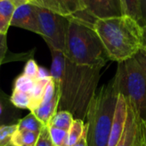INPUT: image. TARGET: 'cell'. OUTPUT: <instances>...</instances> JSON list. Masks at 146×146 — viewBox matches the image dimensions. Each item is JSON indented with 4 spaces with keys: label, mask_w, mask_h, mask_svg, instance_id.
<instances>
[{
    "label": "cell",
    "mask_w": 146,
    "mask_h": 146,
    "mask_svg": "<svg viewBox=\"0 0 146 146\" xmlns=\"http://www.w3.org/2000/svg\"><path fill=\"white\" fill-rule=\"evenodd\" d=\"M119 94L113 81L96 91L86 115L88 146H108Z\"/></svg>",
    "instance_id": "cell-4"
},
{
    "label": "cell",
    "mask_w": 146,
    "mask_h": 146,
    "mask_svg": "<svg viewBox=\"0 0 146 146\" xmlns=\"http://www.w3.org/2000/svg\"><path fill=\"white\" fill-rule=\"evenodd\" d=\"M64 54L74 64L85 66L103 68L108 60L94 24L78 17H70Z\"/></svg>",
    "instance_id": "cell-3"
},
{
    "label": "cell",
    "mask_w": 146,
    "mask_h": 146,
    "mask_svg": "<svg viewBox=\"0 0 146 146\" xmlns=\"http://www.w3.org/2000/svg\"><path fill=\"white\" fill-rule=\"evenodd\" d=\"M40 133L29 131H20L17 130L11 141V145L12 146H35L38 140Z\"/></svg>",
    "instance_id": "cell-14"
},
{
    "label": "cell",
    "mask_w": 146,
    "mask_h": 146,
    "mask_svg": "<svg viewBox=\"0 0 146 146\" xmlns=\"http://www.w3.org/2000/svg\"><path fill=\"white\" fill-rule=\"evenodd\" d=\"M122 3L125 14L132 17L137 21H139L138 0H122Z\"/></svg>",
    "instance_id": "cell-23"
},
{
    "label": "cell",
    "mask_w": 146,
    "mask_h": 146,
    "mask_svg": "<svg viewBox=\"0 0 146 146\" xmlns=\"http://www.w3.org/2000/svg\"><path fill=\"white\" fill-rule=\"evenodd\" d=\"M41 7L66 17H78L92 24L94 23L87 17L82 9L80 0H40Z\"/></svg>",
    "instance_id": "cell-9"
},
{
    "label": "cell",
    "mask_w": 146,
    "mask_h": 146,
    "mask_svg": "<svg viewBox=\"0 0 146 146\" xmlns=\"http://www.w3.org/2000/svg\"><path fill=\"white\" fill-rule=\"evenodd\" d=\"M143 125H144V131H145V146H146V119L143 121Z\"/></svg>",
    "instance_id": "cell-35"
},
{
    "label": "cell",
    "mask_w": 146,
    "mask_h": 146,
    "mask_svg": "<svg viewBox=\"0 0 146 146\" xmlns=\"http://www.w3.org/2000/svg\"><path fill=\"white\" fill-rule=\"evenodd\" d=\"M50 80H42V81L35 82V84L33 90L29 94V97H30V106H29V110L30 112L35 111L40 106L42 98H43V95L45 92V89Z\"/></svg>",
    "instance_id": "cell-15"
},
{
    "label": "cell",
    "mask_w": 146,
    "mask_h": 146,
    "mask_svg": "<svg viewBox=\"0 0 146 146\" xmlns=\"http://www.w3.org/2000/svg\"><path fill=\"white\" fill-rule=\"evenodd\" d=\"M43 126L42 123L31 112L17 122V129L20 131H29L40 133Z\"/></svg>",
    "instance_id": "cell-18"
},
{
    "label": "cell",
    "mask_w": 146,
    "mask_h": 146,
    "mask_svg": "<svg viewBox=\"0 0 146 146\" xmlns=\"http://www.w3.org/2000/svg\"><path fill=\"white\" fill-rule=\"evenodd\" d=\"M38 70H39V65L37 64L36 61L34 58H29L26 62L23 74L27 77L35 79L36 76H37V73H38Z\"/></svg>",
    "instance_id": "cell-25"
},
{
    "label": "cell",
    "mask_w": 146,
    "mask_h": 146,
    "mask_svg": "<svg viewBox=\"0 0 146 146\" xmlns=\"http://www.w3.org/2000/svg\"><path fill=\"white\" fill-rule=\"evenodd\" d=\"M50 79H52L50 70H48L46 68L43 66H39V70H38V73H37L35 80L42 81V80H50Z\"/></svg>",
    "instance_id": "cell-29"
},
{
    "label": "cell",
    "mask_w": 146,
    "mask_h": 146,
    "mask_svg": "<svg viewBox=\"0 0 146 146\" xmlns=\"http://www.w3.org/2000/svg\"><path fill=\"white\" fill-rule=\"evenodd\" d=\"M86 130L85 122L82 119H75L70 129L68 131L67 140L64 146H73L83 137Z\"/></svg>",
    "instance_id": "cell-17"
},
{
    "label": "cell",
    "mask_w": 146,
    "mask_h": 146,
    "mask_svg": "<svg viewBox=\"0 0 146 146\" xmlns=\"http://www.w3.org/2000/svg\"><path fill=\"white\" fill-rule=\"evenodd\" d=\"M48 129H49L50 137L52 138L53 145L54 146H64L67 140L68 131L59 129V128L52 127V126H48Z\"/></svg>",
    "instance_id": "cell-22"
},
{
    "label": "cell",
    "mask_w": 146,
    "mask_h": 146,
    "mask_svg": "<svg viewBox=\"0 0 146 146\" xmlns=\"http://www.w3.org/2000/svg\"><path fill=\"white\" fill-rule=\"evenodd\" d=\"M36 80L23 75V73L19 75L14 82V90L29 94L33 90Z\"/></svg>",
    "instance_id": "cell-20"
},
{
    "label": "cell",
    "mask_w": 146,
    "mask_h": 146,
    "mask_svg": "<svg viewBox=\"0 0 146 146\" xmlns=\"http://www.w3.org/2000/svg\"><path fill=\"white\" fill-rule=\"evenodd\" d=\"M135 57L137 59V61L139 62V64L143 66L144 70L146 71V51L141 50Z\"/></svg>",
    "instance_id": "cell-30"
},
{
    "label": "cell",
    "mask_w": 146,
    "mask_h": 146,
    "mask_svg": "<svg viewBox=\"0 0 146 146\" xmlns=\"http://www.w3.org/2000/svg\"><path fill=\"white\" fill-rule=\"evenodd\" d=\"M108 60L119 63L134 58L143 47V28L128 15L94 23Z\"/></svg>",
    "instance_id": "cell-2"
},
{
    "label": "cell",
    "mask_w": 146,
    "mask_h": 146,
    "mask_svg": "<svg viewBox=\"0 0 146 146\" xmlns=\"http://www.w3.org/2000/svg\"><path fill=\"white\" fill-rule=\"evenodd\" d=\"M135 146H145L144 125H143V120H142L141 119H139V122H138V129H137V134Z\"/></svg>",
    "instance_id": "cell-26"
},
{
    "label": "cell",
    "mask_w": 146,
    "mask_h": 146,
    "mask_svg": "<svg viewBox=\"0 0 146 146\" xmlns=\"http://www.w3.org/2000/svg\"><path fill=\"white\" fill-rule=\"evenodd\" d=\"M17 130V124L0 125V146L11 145V137Z\"/></svg>",
    "instance_id": "cell-21"
},
{
    "label": "cell",
    "mask_w": 146,
    "mask_h": 146,
    "mask_svg": "<svg viewBox=\"0 0 146 146\" xmlns=\"http://www.w3.org/2000/svg\"><path fill=\"white\" fill-rule=\"evenodd\" d=\"M74 117L70 112L58 111L51 119L48 126H52L69 131L73 122H74Z\"/></svg>",
    "instance_id": "cell-16"
},
{
    "label": "cell",
    "mask_w": 146,
    "mask_h": 146,
    "mask_svg": "<svg viewBox=\"0 0 146 146\" xmlns=\"http://www.w3.org/2000/svg\"><path fill=\"white\" fill-rule=\"evenodd\" d=\"M139 11V24L143 28H146V0H138Z\"/></svg>",
    "instance_id": "cell-27"
},
{
    "label": "cell",
    "mask_w": 146,
    "mask_h": 146,
    "mask_svg": "<svg viewBox=\"0 0 146 146\" xmlns=\"http://www.w3.org/2000/svg\"><path fill=\"white\" fill-rule=\"evenodd\" d=\"M52 55L51 76L59 92L58 111L70 112L74 119L85 121L94 98L102 67L79 65L64 52L49 48Z\"/></svg>",
    "instance_id": "cell-1"
},
{
    "label": "cell",
    "mask_w": 146,
    "mask_h": 146,
    "mask_svg": "<svg viewBox=\"0 0 146 146\" xmlns=\"http://www.w3.org/2000/svg\"><path fill=\"white\" fill-rule=\"evenodd\" d=\"M115 91L122 95L127 104L142 120L146 119V71L136 57L118 64L112 79Z\"/></svg>",
    "instance_id": "cell-5"
},
{
    "label": "cell",
    "mask_w": 146,
    "mask_h": 146,
    "mask_svg": "<svg viewBox=\"0 0 146 146\" xmlns=\"http://www.w3.org/2000/svg\"><path fill=\"white\" fill-rule=\"evenodd\" d=\"M139 117L136 114L132 108L127 104V119L125 126L116 146H135L137 129H138Z\"/></svg>",
    "instance_id": "cell-11"
},
{
    "label": "cell",
    "mask_w": 146,
    "mask_h": 146,
    "mask_svg": "<svg viewBox=\"0 0 146 146\" xmlns=\"http://www.w3.org/2000/svg\"><path fill=\"white\" fill-rule=\"evenodd\" d=\"M37 14L40 36L44 39L48 47L64 53L70 17L57 14L38 5Z\"/></svg>",
    "instance_id": "cell-6"
},
{
    "label": "cell",
    "mask_w": 146,
    "mask_h": 146,
    "mask_svg": "<svg viewBox=\"0 0 146 146\" xmlns=\"http://www.w3.org/2000/svg\"><path fill=\"white\" fill-rule=\"evenodd\" d=\"M11 102L13 106L22 109H29L30 97L29 95L17 90H14L10 98Z\"/></svg>",
    "instance_id": "cell-19"
},
{
    "label": "cell",
    "mask_w": 146,
    "mask_h": 146,
    "mask_svg": "<svg viewBox=\"0 0 146 146\" xmlns=\"http://www.w3.org/2000/svg\"><path fill=\"white\" fill-rule=\"evenodd\" d=\"M7 51H8L7 36H6V35L0 34V65H1L5 61Z\"/></svg>",
    "instance_id": "cell-28"
},
{
    "label": "cell",
    "mask_w": 146,
    "mask_h": 146,
    "mask_svg": "<svg viewBox=\"0 0 146 146\" xmlns=\"http://www.w3.org/2000/svg\"><path fill=\"white\" fill-rule=\"evenodd\" d=\"M3 113V107L1 105V103H0V115H1Z\"/></svg>",
    "instance_id": "cell-36"
},
{
    "label": "cell",
    "mask_w": 146,
    "mask_h": 146,
    "mask_svg": "<svg viewBox=\"0 0 146 146\" xmlns=\"http://www.w3.org/2000/svg\"><path fill=\"white\" fill-rule=\"evenodd\" d=\"M17 5L12 0H0V34L7 35Z\"/></svg>",
    "instance_id": "cell-13"
},
{
    "label": "cell",
    "mask_w": 146,
    "mask_h": 146,
    "mask_svg": "<svg viewBox=\"0 0 146 146\" xmlns=\"http://www.w3.org/2000/svg\"><path fill=\"white\" fill-rule=\"evenodd\" d=\"M12 1L15 3V5L17 6L21 5L23 4H27V3H32L33 4V0H12Z\"/></svg>",
    "instance_id": "cell-32"
},
{
    "label": "cell",
    "mask_w": 146,
    "mask_h": 146,
    "mask_svg": "<svg viewBox=\"0 0 146 146\" xmlns=\"http://www.w3.org/2000/svg\"><path fill=\"white\" fill-rule=\"evenodd\" d=\"M11 26L23 29L40 35L37 5L32 3H27L17 6Z\"/></svg>",
    "instance_id": "cell-8"
},
{
    "label": "cell",
    "mask_w": 146,
    "mask_h": 146,
    "mask_svg": "<svg viewBox=\"0 0 146 146\" xmlns=\"http://www.w3.org/2000/svg\"><path fill=\"white\" fill-rule=\"evenodd\" d=\"M142 50L146 51V28H143V47Z\"/></svg>",
    "instance_id": "cell-33"
},
{
    "label": "cell",
    "mask_w": 146,
    "mask_h": 146,
    "mask_svg": "<svg viewBox=\"0 0 146 146\" xmlns=\"http://www.w3.org/2000/svg\"><path fill=\"white\" fill-rule=\"evenodd\" d=\"M9 146H12V145H9Z\"/></svg>",
    "instance_id": "cell-37"
},
{
    "label": "cell",
    "mask_w": 146,
    "mask_h": 146,
    "mask_svg": "<svg viewBox=\"0 0 146 146\" xmlns=\"http://www.w3.org/2000/svg\"><path fill=\"white\" fill-rule=\"evenodd\" d=\"M35 146H54L50 137L48 126L44 125L43 128L41 129Z\"/></svg>",
    "instance_id": "cell-24"
},
{
    "label": "cell",
    "mask_w": 146,
    "mask_h": 146,
    "mask_svg": "<svg viewBox=\"0 0 146 146\" xmlns=\"http://www.w3.org/2000/svg\"><path fill=\"white\" fill-rule=\"evenodd\" d=\"M33 4L38 6H41V3H40V0H33Z\"/></svg>",
    "instance_id": "cell-34"
},
{
    "label": "cell",
    "mask_w": 146,
    "mask_h": 146,
    "mask_svg": "<svg viewBox=\"0 0 146 146\" xmlns=\"http://www.w3.org/2000/svg\"><path fill=\"white\" fill-rule=\"evenodd\" d=\"M127 119V102L122 95H119L114 117L108 146H116L123 134Z\"/></svg>",
    "instance_id": "cell-10"
},
{
    "label": "cell",
    "mask_w": 146,
    "mask_h": 146,
    "mask_svg": "<svg viewBox=\"0 0 146 146\" xmlns=\"http://www.w3.org/2000/svg\"><path fill=\"white\" fill-rule=\"evenodd\" d=\"M84 14L93 23L125 15L122 0H80Z\"/></svg>",
    "instance_id": "cell-7"
},
{
    "label": "cell",
    "mask_w": 146,
    "mask_h": 146,
    "mask_svg": "<svg viewBox=\"0 0 146 146\" xmlns=\"http://www.w3.org/2000/svg\"><path fill=\"white\" fill-rule=\"evenodd\" d=\"M58 104H59V92L57 88V93L53 99L46 104L40 106L37 109L31 112L35 117L42 123L43 125L48 126L51 119L58 111Z\"/></svg>",
    "instance_id": "cell-12"
},
{
    "label": "cell",
    "mask_w": 146,
    "mask_h": 146,
    "mask_svg": "<svg viewBox=\"0 0 146 146\" xmlns=\"http://www.w3.org/2000/svg\"><path fill=\"white\" fill-rule=\"evenodd\" d=\"M73 146H88V142H87V129L85 130L83 137L79 139L78 143H76Z\"/></svg>",
    "instance_id": "cell-31"
}]
</instances>
